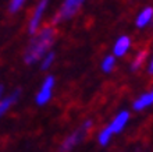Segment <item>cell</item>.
Returning a JSON list of instances; mask_svg holds the SVG:
<instances>
[{
	"label": "cell",
	"mask_w": 153,
	"mask_h": 152,
	"mask_svg": "<svg viewBox=\"0 0 153 152\" xmlns=\"http://www.w3.org/2000/svg\"><path fill=\"white\" fill-rule=\"evenodd\" d=\"M54 40H56V29L52 25L40 28L35 35H32V39L25 49L24 56H22L24 63L32 66L40 61L46 53L50 52Z\"/></svg>",
	"instance_id": "1"
},
{
	"label": "cell",
	"mask_w": 153,
	"mask_h": 152,
	"mask_svg": "<svg viewBox=\"0 0 153 152\" xmlns=\"http://www.w3.org/2000/svg\"><path fill=\"white\" fill-rule=\"evenodd\" d=\"M85 0H63L59 11L53 16L52 24L56 27V25L64 22V21L71 20L76 13L79 11V8L84 6Z\"/></svg>",
	"instance_id": "2"
},
{
	"label": "cell",
	"mask_w": 153,
	"mask_h": 152,
	"mask_svg": "<svg viewBox=\"0 0 153 152\" xmlns=\"http://www.w3.org/2000/svg\"><path fill=\"white\" fill-rule=\"evenodd\" d=\"M92 127H93V121L91 120V119L85 120L79 128H76L75 131H73L71 134H68V136L64 138V141H63L60 145V152H71L76 145L79 144L81 141L84 140V137L86 136V133Z\"/></svg>",
	"instance_id": "3"
},
{
	"label": "cell",
	"mask_w": 153,
	"mask_h": 152,
	"mask_svg": "<svg viewBox=\"0 0 153 152\" xmlns=\"http://www.w3.org/2000/svg\"><path fill=\"white\" fill-rule=\"evenodd\" d=\"M56 87V78L53 74H49L43 78L36 95H35V103L38 106H45L48 105L53 98V89Z\"/></svg>",
	"instance_id": "4"
},
{
	"label": "cell",
	"mask_w": 153,
	"mask_h": 152,
	"mask_svg": "<svg viewBox=\"0 0 153 152\" xmlns=\"http://www.w3.org/2000/svg\"><path fill=\"white\" fill-rule=\"evenodd\" d=\"M49 7V0H39L33 8L32 14L29 17L28 21V32L31 35H35L38 31L40 29V25H42V21H43V16L46 10Z\"/></svg>",
	"instance_id": "5"
},
{
	"label": "cell",
	"mask_w": 153,
	"mask_h": 152,
	"mask_svg": "<svg viewBox=\"0 0 153 152\" xmlns=\"http://www.w3.org/2000/svg\"><path fill=\"white\" fill-rule=\"evenodd\" d=\"M131 46H132V40H131V38H129L128 35H121L118 36L116 39V42H114L113 45V55L116 59H118V57H124L127 53L129 52V49H131Z\"/></svg>",
	"instance_id": "6"
},
{
	"label": "cell",
	"mask_w": 153,
	"mask_h": 152,
	"mask_svg": "<svg viewBox=\"0 0 153 152\" xmlns=\"http://www.w3.org/2000/svg\"><path fill=\"white\" fill-rule=\"evenodd\" d=\"M129 117H131V115H129L128 110H121V112L117 113L113 120L109 123V128L111 130V133L113 134H118V133L123 131L125 128V126L128 124Z\"/></svg>",
	"instance_id": "7"
},
{
	"label": "cell",
	"mask_w": 153,
	"mask_h": 152,
	"mask_svg": "<svg viewBox=\"0 0 153 152\" xmlns=\"http://www.w3.org/2000/svg\"><path fill=\"white\" fill-rule=\"evenodd\" d=\"M152 105H153V89H150V91H148V92L141 94L137 99L134 100L132 109L135 112H142V110L150 108Z\"/></svg>",
	"instance_id": "8"
},
{
	"label": "cell",
	"mask_w": 153,
	"mask_h": 152,
	"mask_svg": "<svg viewBox=\"0 0 153 152\" xmlns=\"http://www.w3.org/2000/svg\"><path fill=\"white\" fill-rule=\"evenodd\" d=\"M153 22V7L148 6V7L142 8L141 11L138 13L137 18H135V27L139 29H143L146 27H149Z\"/></svg>",
	"instance_id": "9"
},
{
	"label": "cell",
	"mask_w": 153,
	"mask_h": 152,
	"mask_svg": "<svg viewBox=\"0 0 153 152\" xmlns=\"http://www.w3.org/2000/svg\"><path fill=\"white\" fill-rule=\"evenodd\" d=\"M21 95V91L20 89H14L11 94H8L3 98V99L0 100V117H3L6 113L10 110V109L17 103V100L20 98Z\"/></svg>",
	"instance_id": "10"
},
{
	"label": "cell",
	"mask_w": 153,
	"mask_h": 152,
	"mask_svg": "<svg viewBox=\"0 0 153 152\" xmlns=\"http://www.w3.org/2000/svg\"><path fill=\"white\" fill-rule=\"evenodd\" d=\"M148 60V50H139V52L134 56L132 61H131V71H138L143 67V64Z\"/></svg>",
	"instance_id": "11"
},
{
	"label": "cell",
	"mask_w": 153,
	"mask_h": 152,
	"mask_svg": "<svg viewBox=\"0 0 153 152\" xmlns=\"http://www.w3.org/2000/svg\"><path fill=\"white\" fill-rule=\"evenodd\" d=\"M116 61H117V59L111 53L106 55L100 61V70L103 73H106V74H110V73L114 70V67H116Z\"/></svg>",
	"instance_id": "12"
},
{
	"label": "cell",
	"mask_w": 153,
	"mask_h": 152,
	"mask_svg": "<svg viewBox=\"0 0 153 152\" xmlns=\"http://www.w3.org/2000/svg\"><path fill=\"white\" fill-rule=\"evenodd\" d=\"M113 136L114 134L111 133L109 126H106V127L102 128L100 131H99V134H97V142H99V145H102V147H106V145H109V142L111 141Z\"/></svg>",
	"instance_id": "13"
},
{
	"label": "cell",
	"mask_w": 153,
	"mask_h": 152,
	"mask_svg": "<svg viewBox=\"0 0 153 152\" xmlns=\"http://www.w3.org/2000/svg\"><path fill=\"white\" fill-rule=\"evenodd\" d=\"M54 60H56V53L53 52V50H50V52L46 53L43 56V59L40 60V70H42V71H48L49 68L54 64Z\"/></svg>",
	"instance_id": "14"
},
{
	"label": "cell",
	"mask_w": 153,
	"mask_h": 152,
	"mask_svg": "<svg viewBox=\"0 0 153 152\" xmlns=\"http://www.w3.org/2000/svg\"><path fill=\"white\" fill-rule=\"evenodd\" d=\"M27 0H10V3H8V11L11 13V14H16L18 13L22 8V6L25 4Z\"/></svg>",
	"instance_id": "15"
},
{
	"label": "cell",
	"mask_w": 153,
	"mask_h": 152,
	"mask_svg": "<svg viewBox=\"0 0 153 152\" xmlns=\"http://www.w3.org/2000/svg\"><path fill=\"white\" fill-rule=\"evenodd\" d=\"M146 71H148L149 76H153V53H152V56H150L149 61H148V64H146Z\"/></svg>",
	"instance_id": "16"
},
{
	"label": "cell",
	"mask_w": 153,
	"mask_h": 152,
	"mask_svg": "<svg viewBox=\"0 0 153 152\" xmlns=\"http://www.w3.org/2000/svg\"><path fill=\"white\" fill-rule=\"evenodd\" d=\"M4 96H6V91H4V85L0 84V100L3 99Z\"/></svg>",
	"instance_id": "17"
}]
</instances>
